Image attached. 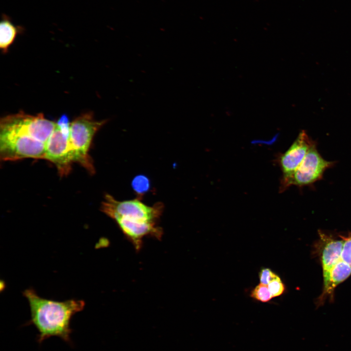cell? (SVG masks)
I'll use <instances>...</instances> for the list:
<instances>
[{"label":"cell","mask_w":351,"mask_h":351,"mask_svg":"<svg viewBox=\"0 0 351 351\" xmlns=\"http://www.w3.org/2000/svg\"><path fill=\"white\" fill-rule=\"evenodd\" d=\"M101 211L114 220L125 238L138 252L147 236L160 240L163 235L159 220L164 206L157 203L147 205L140 199L119 201L109 194L105 195Z\"/></svg>","instance_id":"6da1fadb"},{"label":"cell","mask_w":351,"mask_h":351,"mask_svg":"<svg viewBox=\"0 0 351 351\" xmlns=\"http://www.w3.org/2000/svg\"><path fill=\"white\" fill-rule=\"evenodd\" d=\"M23 296L28 300L31 312L29 324H33L39 332L38 340L57 336L71 343L70 321L73 316L81 311L85 302L81 300L70 299L57 301L42 298L32 289L25 290Z\"/></svg>","instance_id":"7a4b0ae2"},{"label":"cell","mask_w":351,"mask_h":351,"mask_svg":"<svg viewBox=\"0 0 351 351\" xmlns=\"http://www.w3.org/2000/svg\"><path fill=\"white\" fill-rule=\"evenodd\" d=\"M106 122V120L97 121L93 114L80 115L70 123L69 141L74 162H78L90 174H94L95 168L89 152L94 136Z\"/></svg>","instance_id":"3957f363"},{"label":"cell","mask_w":351,"mask_h":351,"mask_svg":"<svg viewBox=\"0 0 351 351\" xmlns=\"http://www.w3.org/2000/svg\"><path fill=\"white\" fill-rule=\"evenodd\" d=\"M56 126V122L42 114L31 116L20 112L1 118L0 131L25 135L46 144Z\"/></svg>","instance_id":"277c9868"},{"label":"cell","mask_w":351,"mask_h":351,"mask_svg":"<svg viewBox=\"0 0 351 351\" xmlns=\"http://www.w3.org/2000/svg\"><path fill=\"white\" fill-rule=\"evenodd\" d=\"M45 148V143L29 136L0 131V158L2 161L44 159Z\"/></svg>","instance_id":"5b68a950"},{"label":"cell","mask_w":351,"mask_h":351,"mask_svg":"<svg viewBox=\"0 0 351 351\" xmlns=\"http://www.w3.org/2000/svg\"><path fill=\"white\" fill-rule=\"evenodd\" d=\"M334 163L322 157L314 141L294 172L289 177L281 179L280 191L282 192L292 185L302 187L314 183L320 180L325 171Z\"/></svg>","instance_id":"8992f818"},{"label":"cell","mask_w":351,"mask_h":351,"mask_svg":"<svg viewBox=\"0 0 351 351\" xmlns=\"http://www.w3.org/2000/svg\"><path fill=\"white\" fill-rule=\"evenodd\" d=\"M70 124H57L46 144L44 159L53 163L61 176L67 175L74 162L69 141Z\"/></svg>","instance_id":"52a82bcc"},{"label":"cell","mask_w":351,"mask_h":351,"mask_svg":"<svg viewBox=\"0 0 351 351\" xmlns=\"http://www.w3.org/2000/svg\"><path fill=\"white\" fill-rule=\"evenodd\" d=\"M314 142L305 131L302 130L299 133L292 145L278 158L283 173L282 179L289 177L294 172Z\"/></svg>","instance_id":"ba28073f"},{"label":"cell","mask_w":351,"mask_h":351,"mask_svg":"<svg viewBox=\"0 0 351 351\" xmlns=\"http://www.w3.org/2000/svg\"><path fill=\"white\" fill-rule=\"evenodd\" d=\"M320 255L323 270V285L328 283L332 268L341 259L344 241L319 232Z\"/></svg>","instance_id":"9c48e42d"},{"label":"cell","mask_w":351,"mask_h":351,"mask_svg":"<svg viewBox=\"0 0 351 351\" xmlns=\"http://www.w3.org/2000/svg\"><path fill=\"white\" fill-rule=\"evenodd\" d=\"M351 274V267L342 259L339 261L331 269L328 283L324 286L320 302L327 296L332 297L334 289Z\"/></svg>","instance_id":"30bf717a"},{"label":"cell","mask_w":351,"mask_h":351,"mask_svg":"<svg viewBox=\"0 0 351 351\" xmlns=\"http://www.w3.org/2000/svg\"><path fill=\"white\" fill-rule=\"evenodd\" d=\"M21 25H15L10 17L2 13L0 22V48L4 53L7 52L17 37L24 31Z\"/></svg>","instance_id":"8fae6325"},{"label":"cell","mask_w":351,"mask_h":351,"mask_svg":"<svg viewBox=\"0 0 351 351\" xmlns=\"http://www.w3.org/2000/svg\"><path fill=\"white\" fill-rule=\"evenodd\" d=\"M251 296L263 302L270 301L273 297L267 285L260 283L251 292Z\"/></svg>","instance_id":"7c38bea8"},{"label":"cell","mask_w":351,"mask_h":351,"mask_svg":"<svg viewBox=\"0 0 351 351\" xmlns=\"http://www.w3.org/2000/svg\"><path fill=\"white\" fill-rule=\"evenodd\" d=\"M132 185L133 189L136 194L142 195L149 190L150 183L146 176L138 175L133 179Z\"/></svg>","instance_id":"4fadbf2b"},{"label":"cell","mask_w":351,"mask_h":351,"mask_svg":"<svg viewBox=\"0 0 351 351\" xmlns=\"http://www.w3.org/2000/svg\"><path fill=\"white\" fill-rule=\"evenodd\" d=\"M344 241L341 258L351 267V233L347 236H341Z\"/></svg>","instance_id":"5bb4252c"},{"label":"cell","mask_w":351,"mask_h":351,"mask_svg":"<svg viewBox=\"0 0 351 351\" xmlns=\"http://www.w3.org/2000/svg\"><path fill=\"white\" fill-rule=\"evenodd\" d=\"M273 297L281 295L285 290V287L279 276L272 280L268 285Z\"/></svg>","instance_id":"9a60e30c"},{"label":"cell","mask_w":351,"mask_h":351,"mask_svg":"<svg viewBox=\"0 0 351 351\" xmlns=\"http://www.w3.org/2000/svg\"><path fill=\"white\" fill-rule=\"evenodd\" d=\"M260 283L268 285L273 279L278 275L268 268L262 269L259 274Z\"/></svg>","instance_id":"2e32d148"}]
</instances>
